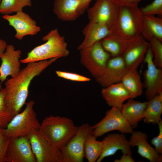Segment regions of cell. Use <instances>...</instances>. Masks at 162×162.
I'll list each match as a JSON object with an SVG mask.
<instances>
[{
  "label": "cell",
  "instance_id": "cell-4",
  "mask_svg": "<svg viewBox=\"0 0 162 162\" xmlns=\"http://www.w3.org/2000/svg\"><path fill=\"white\" fill-rule=\"evenodd\" d=\"M42 40L46 42L28 52L25 58L20 60L21 63L28 64L69 55L64 38L61 35L57 28L50 31Z\"/></svg>",
  "mask_w": 162,
  "mask_h": 162
},
{
  "label": "cell",
  "instance_id": "cell-10",
  "mask_svg": "<svg viewBox=\"0 0 162 162\" xmlns=\"http://www.w3.org/2000/svg\"><path fill=\"white\" fill-rule=\"evenodd\" d=\"M153 58L149 44L144 59L147 68L144 73V81L143 84V87L146 88L145 95L148 101L162 92V68L156 66Z\"/></svg>",
  "mask_w": 162,
  "mask_h": 162
},
{
  "label": "cell",
  "instance_id": "cell-19",
  "mask_svg": "<svg viewBox=\"0 0 162 162\" xmlns=\"http://www.w3.org/2000/svg\"><path fill=\"white\" fill-rule=\"evenodd\" d=\"M82 33L84 40L77 47L80 50L91 46L108 35L110 29L104 25L89 21L83 29Z\"/></svg>",
  "mask_w": 162,
  "mask_h": 162
},
{
  "label": "cell",
  "instance_id": "cell-18",
  "mask_svg": "<svg viewBox=\"0 0 162 162\" xmlns=\"http://www.w3.org/2000/svg\"><path fill=\"white\" fill-rule=\"evenodd\" d=\"M147 134L140 131H133L129 141L131 147L137 146L138 153L150 162L162 161V154H159L147 141Z\"/></svg>",
  "mask_w": 162,
  "mask_h": 162
},
{
  "label": "cell",
  "instance_id": "cell-38",
  "mask_svg": "<svg viewBox=\"0 0 162 162\" xmlns=\"http://www.w3.org/2000/svg\"><path fill=\"white\" fill-rule=\"evenodd\" d=\"M8 45L4 40L0 39V57L5 51Z\"/></svg>",
  "mask_w": 162,
  "mask_h": 162
},
{
  "label": "cell",
  "instance_id": "cell-6",
  "mask_svg": "<svg viewBox=\"0 0 162 162\" xmlns=\"http://www.w3.org/2000/svg\"><path fill=\"white\" fill-rule=\"evenodd\" d=\"M80 62L95 79L103 74L110 54L102 47L100 41L80 50Z\"/></svg>",
  "mask_w": 162,
  "mask_h": 162
},
{
  "label": "cell",
  "instance_id": "cell-32",
  "mask_svg": "<svg viewBox=\"0 0 162 162\" xmlns=\"http://www.w3.org/2000/svg\"><path fill=\"white\" fill-rule=\"evenodd\" d=\"M4 129L0 128V162H7V152L12 138L5 134Z\"/></svg>",
  "mask_w": 162,
  "mask_h": 162
},
{
  "label": "cell",
  "instance_id": "cell-22",
  "mask_svg": "<svg viewBox=\"0 0 162 162\" xmlns=\"http://www.w3.org/2000/svg\"><path fill=\"white\" fill-rule=\"evenodd\" d=\"M80 3V0H55L53 11L62 21H74L80 16L77 10Z\"/></svg>",
  "mask_w": 162,
  "mask_h": 162
},
{
  "label": "cell",
  "instance_id": "cell-29",
  "mask_svg": "<svg viewBox=\"0 0 162 162\" xmlns=\"http://www.w3.org/2000/svg\"><path fill=\"white\" fill-rule=\"evenodd\" d=\"M4 88L0 90V128L5 129L14 116L6 106L4 99Z\"/></svg>",
  "mask_w": 162,
  "mask_h": 162
},
{
  "label": "cell",
  "instance_id": "cell-9",
  "mask_svg": "<svg viewBox=\"0 0 162 162\" xmlns=\"http://www.w3.org/2000/svg\"><path fill=\"white\" fill-rule=\"evenodd\" d=\"M37 162H62L60 149L51 145L39 131H32L27 136Z\"/></svg>",
  "mask_w": 162,
  "mask_h": 162
},
{
  "label": "cell",
  "instance_id": "cell-35",
  "mask_svg": "<svg viewBox=\"0 0 162 162\" xmlns=\"http://www.w3.org/2000/svg\"><path fill=\"white\" fill-rule=\"evenodd\" d=\"M119 7L126 6L135 7L138 6V3L142 0H112Z\"/></svg>",
  "mask_w": 162,
  "mask_h": 162
},
{
  "label": "cell",
  "instance_id": "cell-5",
  "mask_svg": "<svg viewBox=\"0 0 162 162\" xmlns=\"http://www.w3.org/2000/svg\"><path fill=\"white\" fill-rule=\"evenodd\" d=\"M34 103L29 101L22 112L14 116L4 129L7 136L11 138L27 136L32 131L39 130L40 124L34 109Z\"/></svg>",
  "mask_w": 162,
  "mask_h": 162
},
{
  "label": "cell",
  "instance_id": "cell-31",
  "mask_svg": "<svg viewBox=\"0 0 162 162\" xmlns=\"http://www.w3.org/2000/svg\"><path fill=\"white\" fill-rule=\"evenodd\" d=\"M142 15L162 16V0H154L151 3L140 8Z\"/></svg>",
  "mask_w": 162,
  "mask_h": 162
},
{
  "label": "cell",
  "instance_id": "cell-25",
  "mask_svg": "<svg viewBox=\"0 0 162 162\" xmlns=\"http://www.w3.org/2000/svg\"><path fill=\"white\" fill-rule=\"evenodd\" d=\"M128 92L130 98L140 96L143 92V84L137 70L127 71L121 82Z\"/></svg>",
  "mask_w": 162,
  "mask_h": 162
},
{
  "label": "cell",
  "instance_id": "cell-16",
  "mask_svg": "<svg viewBox=\"0 0 162 162\" xmlns=\"http://www.w3.org/2000/svg\"><path fill=\"white\" fill-rule=\"evenodd\" d=\"M21 54L20 50H15L12 45H7L0 57L2 63L0 66V81L2 83L7 80L8 76L13 77L20 71Z\"/></svg>",
  "mask_w": 162,
  "mask_h": 162
},
{
  "label": "cell",
  "instance_id": "cell-15",
  "mask_svg": "<svg viewBox=\"0 0 162 162\" xmlns=\"http://www.w3.org/2000/svg\"><path fill=\"white\" fill-rule=\"evenodd\" d=\"M128 70L121 56L112 57L108 60L102 75L96 79L104 88L121 82Z\"/></svg>",
  "mask_w": 162,
  "mask_h": 162
},
{
  "label": "cell",
  "instance_id": "cell-11",
  "mask_svg": "<svg viewBox=\"0 0 162 162\" xmlns=\"http://www.w3.org/2000/svg\"><path fill=\"white\" fill-rule=\"evenodd\" d=\"M119 8L112 0H97L88 9V17L90 21L104 25L110 29L117 18Z\"/></svg>",
  "mask_w": 162,
  "mask_h": 162
},
{
  "label": "cell",
  "instance_id": "cell-13",
  "mask_svg": "<svg viewBox=\"0 0 162 162\" xmlns=\"http://www.w3.org/2000/svg\"><path fill=\"white\" fill-rule=\"evenodd\" d=\"M2 18L15 29L16 32L15 37L20 40L27 35H35L41 30L36 21L22 10L13 15H3Z\"/></svg>",
  "mask_w": 162,
  "mask_h": 162
},
{
  "label": "cell",
  "instance_id": "cell-36",
  "mask_svg": "<svg viewBox=\"0 0 162 162\" xmlns=\"http://www.w3.org/2000/svg\"><path fill=\"white\" fill-rule=\"evenodd\" d=\"M92 0H80V3L77 10L80 16L83 14L88 9Z\"/></svg>",
  "mask_w": 162,
  "mask_h": 162
},
{
  "label": "cell",
  "instance_id": "cell-7",
  "mask_svg": "<svg viewBox=\"0 0 162 162\" xmlns=\"http://www.w3.org/2000/svg\"><path fill=\"white\" fill-rule=\"evenodd\" d=\"M92 133V127L88 123L78 127L75 135L60 149L63 156L62 162H83L85 144L87 138Z\"/></svg>",
  "mask_w": 162,
  "mask_h": 162
},
{
  "label": "cell",
  "instance_id": "cell-12",
  "mask_svg": "<svg viewBox=\"0 0 162 162\" xmlns=\"http://www.w3.org/2000/svg\"><path fill=\"white\" fill-rule=\"evenodd\" d=\"M149 45L141 34L130 40L121 56L125 63L128 71L137 70L144 60Z\"/></svg>",
  "mask_w": 162,
  "mask_h": 162
},
{
  "label": "cell",
  "instance_id": "cell-34",
  "mask_svg": "<svg viewBox=\"0 0 162 162\" xmlns=\"http://www.w3.org/2000/svg\"><path fill=\"white\" fill-rule=\"evenodd\" d=\"M159 128L158 135L154 138L151 141V143L154 146L155 149L160 154H162V121L161 119L158 123Z\"/></svg>",
  "mask_w": 162,
  "mask_h": 162
},
{
  "label": "cell",
  "instance_id": "cell-20",
  "mask_svg": "<svg viewBox=\"0 0 162 162\" xmlns=\"http://www.w3.org/2000/svg\"><path fill=\"white\" fill-rule=\"evenodd\" d=\"M101 93L107 104L120 110L125 101L130 98L128 92L121 82L104 87Z\"/></svg>",
  "mask_w": 162,
  "mask_h": 162
},
{
  "label": "cell",
  "instance_id": "cell-27",
  "mask_svg": "<svg viewBox=\"0 0 162 162\" xmlns=\"http://www.w3.org/2000/svg\"><path fill=\"white\" fill-rule=\"evenodd\" d=\"M96 138L93 134L90 135L85 144V157L88 162H96L103 151V142L97 140Z\"/></svg>",
  "mask_w": 162,
  "mask_h": 162
},
{
  "label": "cell",
  "instance_id": "cell-23",
  "mask_svg": "<svg viewBox=\"0 0 162 162\" xmlns=\"http://www.w3.org/2000/svg\"><path fill=\"white\" fill-rule=\"evenodd\" d=\"M143 28L142 35L149 41L152 37L162 42V18L154 15H142Z\"/></svg>",
  "mask_w": 162,
  "mask_h": 162
},
{
  "label": "cell",
  "instance_id": "cell-21",
  "mask_svg": "<svg viewBox=\"0 0 162 162\" xmlns=\"http://www.w3.org/2000/svg\"><path fill=\"white\" fill-rule=\"evenodd\" d=\"M147 104V101L141 102L130 98L123 104L120 110L122 113L133 128L136 127L139 122L143 119Z\"/></svg>",
  "mask_w": 162,
  "mask_h": 162
},
{
  "label": "cell",
  "instance_id": "cell-37",
  "mask_svg": "<svg viewBox=\"0 0 162 162\" xmlns=\"http://www.w3.org/2000/svg\"><path fill=\"white\" fill-rule=\"evenodd\" d=\"M115 162H134L132 155L126 154H123L120 159H115Z\"/></svg>",
  "mask_w": 162,
  "mask_h": 162
},
{
  "label": "cell",
  "instance_id": "cell-17",
  "mask_svg": "<svg viewBox=\"0 0 162 162\" xmlns=\"http://www.w3.org/2000/svg\"><path fill=\"white\" fill-rule=\"evenodd\" d=\"M102 141L103 150L97 162H101L105 158L113 155L118 150L123 154L132 155L129 141L124 134H109Z\"/></svg>",
  "mask_w": 162,
  "mask_h": 162
},
{
  "label": "cell",
  "instance_id": "cell-24",
  "mask_svg": "<svg viewBox=\"0 0 162 162\" xmlns=\"http://www.w3.org/2000/svg\"><path fill=\"white\" fill-rule=\"evenodd\" d=\"M162 92L147 101L144 112L143 121L147 123L158 124L161 119Z\"/></svg>",
  "mask_w": 162,
  "mask_h": 162
},
{
  "label": "cell",
  "instance_id": "cell-26",
  "mask_svg": "<svg viewBox=\"0 0 162 162\" xmlns=\"http://www.w3.org/2000/svg\"><path fill=\"white\" fill-rule=\"evenodd\" d=\"M129 41L123 40L113 35H108L100 42L104 49L114 57L121 55Z\"/></svg>",
  "mask_w": 162,
  "mask_h": 162
},
{
  "label": "cell",
  "instance_id": "cell-33",
  "mask_svg": "<svg viewBox=\"0 0 162 162\" xmlns=\"http://www.w3.org/2000/svg\"><path fill=\"white\" fill-rule=\"evenodd\" d=\"M56 73L58 76L71 81L84 82L91 80L89 78L75 73L60 70H57Z\"/></svg>",
  "mask_w": 162,
  "mask_h": 162
},
{
  "label": "cell",
  "instance_id": "cell-8",
  "mask_svg": "<svg viewBox=\"0 0 162 162\" xmlns=\"http://www.w3.org/2000/svg\"><path fill=\"white\" fill-rule=\"evenodd\" d=\"M92 127V134L96 137L114 130L123 134H132L134 131L133 128L124 117L121 110L114 107H112L103 119Z\"/></svg>",
  "mask_w": 162,
  "mask_h": 162
},
{
  "label": "cell",
  "instance_id": "cell-39",
  "mask_svg": "<svg viewBox=\"0 0 162 162\" xmlns=\"http://www.w3.org/2000/svg\"><path fill=\"white\" fill-rule=\"evenodd\" d=\"M2 83L0 81V90L2 89Z\"/></svg>",
  "mask_w": 162,
  "mask_h": 162
},
{
  "label": "cell",
  "instance_id": "cell-40",
  "mask_svg": "<svg viewBox=\"0 0 162 162\" xmlns=\"http://www.w3.org/2000/svg\"><path fill=\"white\" fill-rule=\"evenodd\" d=\"M2 0H0V4L1 3V2Z\"/></svg>",
  "mask_w": 162,
  "mask_h": 162
},
{
  "label": "cell",
  "instance_id": "cell-2",
  "mask_svg": "<svg viewBox=\"0 0 162 162\" xmlns=\"http://www.w3.org/2000/svg\"><path fill=\"white\" fill-rule=\"evenodd\" d=\"M77 129L71 119L50 115L43 120L38 130L51 145L60 149L75 135Z\"/></svg>",
  "mask_w": 162,
  "mask_h": 162
},
{
  "label": "cell",
  "instance_id": "cell-14",
  "mask_svg": "<svg viewBox=\"0 0 162 162\" xmlns=\"http://www.w3.org/2000/svg\"><path fill=\"white\" fill-rule=\"evenodd\" d=\"M7 162H37L27 136L12 138L7 152Z\"/></svg>",
  "mask_w": 162,
  "mask_h": 162
},
{
  "label": "cell",
  "instance_id": "cell-3",
  "mask_svg": "<svg viewBox=\"0 0 162 162\" xmlns=\"http://www.w3.org/2000/svg\"><path fill=\"white\" fill-rule=\"evenodd\" d=\"M142 28V14L138 6H121L109 35L129 41L141 35Z\"/></svg>",
  "mask_w": 162,
  "mask_h": 162
},
{
  "label": "cell",
  "instance_id": "cell-28",
  "mask_svg": "<svg viewBox=\"0 0 162 162\" xmlns=\"http://www.w3.org/2000/svg\"><path fill=\"white\" fill-rule=\"evenodd\" d=\"M32 5L31 0H2L0 4V13L10 15L12 13L22 11L26 7Z\"/></svg>",
  "mask_w": 162,
  "mask_h": 162
},
{
  "label": "cell",
  "instance_id": "cell-30",
  "mask_svg": "<svg viewBox=\"0 0 162 162\" xmlns=\"http://www.w3.org/2000/svg\"><path fill=\"white\" fill-rule=\"evenodd\" d=\"M149 41L154 55V63L157 67L162 68V42L154 37L151 38Z\"/></svg>",
  "mask_w": 162,
  "mask_h": 162
},
{
  "label": "cell",
  "instance_id": "cell-1",
  "mask_svg": "<svg viewBox=\"0 0 162 162\" xmlns=\"http://www.w3.org/2000/svg\"><path fill=\"white\" fill-rule=\"evenodd\" d=\"M59 58L56 57L28 63L16 75L7 79L5 82L4 101L14 116L20 112L25 104L29 87L32 80Z\"/></svg>",
  "mask_w": 162,
  "mask_h": 162
}]
</instances>
